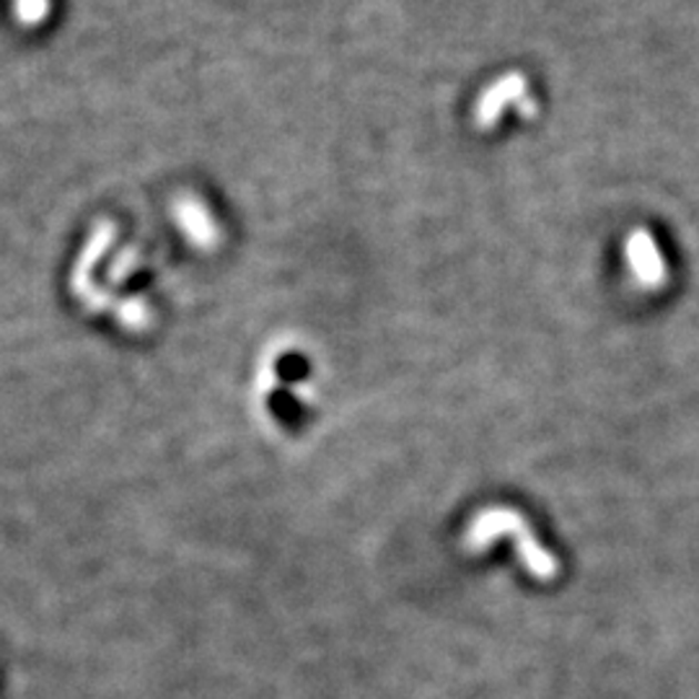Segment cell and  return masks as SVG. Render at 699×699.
<instances>
[{"instance_id": "obj_2", "label": "cell", "mask_w": 699, "mask_h": 699, "mask_svg": "<svg viewBox=\"0 0 699 699\" xmlns=\"http://www.w3.org/2000/svg\"><path fill=\"white\" fill-rule=\"evenodd\" d=\"M526 93V81L520 75H508L503 78L500 83L493 85V91L482 99V120L485 122H495L500 112L505 109V104H516V101Z\"/></svg>"}, {"instance_id": "obj_1", "label": "cell", "mask_w": 699, "mask_h": 699, "mask_svg": "<svg viewBox=\"0 0 699 699\" xmlns=\"http://www.w3.org/2000/svg\"><path fill=\"white\" fill-rule=\"evenodd\" d=\"M625 260L632 277L642 287H660L666 283V260L648 231H632L625 241Z\"/></svg>"}]
</instances>
